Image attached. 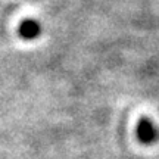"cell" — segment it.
Returning a JSON list of instances; mask_svg holds the SVG:
<instances>
[{
    "label": "cell",
    "mask_w": 159,
    "mask_h": 159,
    "mask_svg": "<svg viewBox=\"0 0 159 159\" xmlns=\"http://www.w3.org/2000/svg\"><path fill=\"white\" fill-rule=\"evenodd\" d=\"M136 134L139 142L143 143V144H153L158 140V136H159L156 125L149 118H146V116L139 121L136 128Z\"/></svg>",
    "instance_id": "6da1fadb"
},
{
    "label": "cell",
    "mask_w": 159,
    "mask_h": 159,
    "mask_svg": "<svg viewBox=\"0 0 159 159\" xmlns=\"http://www.w3.org/2000/svg\"><path fill=\"white\" fill-rule=\"evenodd\" d=\"M18 34L24 40H28V41L30 40H34L41 34V25L35 19H25V21H22L19 24Z\"/></svg>",
    "instance_id": "7a4b0ae2"
}]
</instances>
